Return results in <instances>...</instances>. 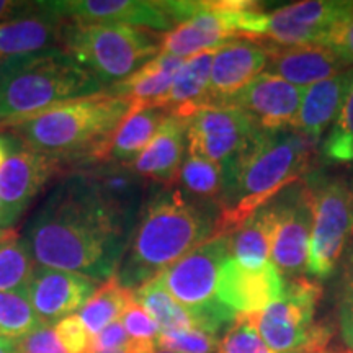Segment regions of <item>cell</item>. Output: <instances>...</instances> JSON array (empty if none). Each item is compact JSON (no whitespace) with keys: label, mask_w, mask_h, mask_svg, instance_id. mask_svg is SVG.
Wrapping results in <instances>:
<instances>
[{"label":"cell","mask_w":353,"mask_h":353,"mask_svg":"<svg viewBox=\"0 0 353 353\" xmlns=\"http://www.w3.org/2000/svg\"><path fill=\"white\" fill-rule=\"evenodd\" d=\"M132 228L105 200L87 170L70 172L26 221L23 239L37 265L99 283L117 275Z\"/></svg>","instance_id":"1"},{"label":"cell","mask_w":353,"mask_h":353,"mask_svg":"<svg viewBox=\"0 0 353 353\" xmlns=\"http://www.w3.org/2000/svg\"><path fill=\"white\" fill-rule=\"evenodd\" d=\"M214 226L208 211L182 190L162 187L145 203L114 278L134 291L210 239Z\"/></svg>","instance_id":"2"},{"label":"cell","mask_w":353,"mask_h":353,"mask_svg":"<svg viewBox=\"0 0 353 353\" xmlns=\"http://www.w3.org/2000/svg\"><path fill=\"white\" fill-rule=\"evenodd\" d=\"M314 144L293 130L260 131L226 179L214 234H231L281 190L301 179Z\"/></svg>","instance_id":"3"},{"label":"cell","mask_w":353,"mask_h":353,"mask_svg":"<svg viewBox=\"0 0 353 353\" xmlns=\"http://www.w3.org/2000/svg\"><path fill=\"white\" fill-rule=\"evenodd\" d=\"M131 105L105 92L68 101L8 126L26 148L65 162L101 164L113 132Z\"/></svg>","instance_id":"4"},{"label":"cell","mask_w":353,"mask_h":353,"mask_svg":"<svg viewBox=\"0 0 353 353\" xmlns=\"http://www.w3.org/2000/svg\"><path fill=\"white\" fill-rule=\"evenodd\" d=\"M101 92V83L63 48L7 59L0 63V128Z\"/></svg>","instance_id":"5"},{"label":"cell","mask_w":353,"mask_h":353,"mask_svg":"<svg viewBox=\"0 0 353 353\" xmlns=\"http://www.w3.org/2000/svg\"><path fill=\"white\" fill-rule=\"evenodd\" d=\"M162 38V33L123 23L68 21L63 50L105 88L161 54Z\"/></svg>","instance_id":"6"},{"label":"cell","mask_w":353,"mask_h":353,"mask_svg":"<svg viewBox=\"0 0 353 353\" xmlns=\"http://www.w3.org/2000/svg\"><path fill=\"white\" fill-rule=\"evenodd\" d=\"M231 257V234L218 232L162 272L161 280L176 303L192 314L196 329L218 335L236 316L216 298L223 263Z\"/></svg>","instance_id":"7"},{"label":"cell","mask_w":353,"mask_h":353,"mask_svg":"<svg viewBox=\"0 0 353 353\" xmlns=\"http://www.w3.org/2000/svg\"><path fill=\"white\" fill-rule=\"evenodd\" d=\"M322 296L316 281L298 278L285 283L281 296L257 314H249L259 334L275 353H324L332 330L316 324L314 314Z\"/></svg>","instance_id":"8"},{"label":"cell","mask_w":353,"mask_h":353,"mask_svg":"<svg viewBox=\"0 0 353 353\" xmlns=\"http://www.w3.org/2000/svg\"><path fill=\"white\" fill-rule=\"evenodd\" d=\"M254 6L255 2L249 0L162 2L174 30L164 33L161 52L188 59L198 52L219 50L241 38V21Z\"/></svg>","instance_id":"9"},{"label":"cell","mask_w":353,"mask_h":353,"mask_svg":"<svg viewBox=\"0 0 353 353\" xmlns=\"http://www.w3.org/2000/svg\"><path fill=\"white\" fill-rule=\"evenodd\" d=\"M352 12L353 2L330 0H306L273 12H262L257 3L241 21V38L273 46L322 44L330 28Z\"/></svg>","instance_id":"10"},{"label":"cell","mask_w":353,"mask_h":353,"mask_svg":"<svg viewBox=\"0 0 353 353\" xmlns=\"http://www.w3.org/2000/svg\"><path fill=\"white\" fill-rule=\"evenodd\" d=\"M311 188L312 228L306 270L327 278L345 252L353 228V190L343 180H329Z\"/></svg>","instance_id":"11"},{"label":"cell","mask_w":353,"mask_h":353,"mask_svg":"<svg viewBox=\"0 0 353 353\" xmlns=\"http://www.w3.org/2000/svg\"><path fill=\"white\" fill-rule=\"evenodd\" d=\"M260 131L234 105H205L187 120L188 152L218 164L226 180Z\"/></svg>","instance_id":"12"},{"label":"cell","mask_w":353,"mask_h":353,"mask_svg":"<svg viewBox=\"0 0 353 353\" xmlns=\"http://www.w3.org/2000/svg\"><path fill=\"white\" fill-rule=\"evenodd\" d=\"M276 205V226L272 242V263L281 275L306 270L312 228L311 188L294 187Z\"/></svg>","instance_id":"13"},{"label":"cell","mask_w":353,"mask_h":353,"mask_svg":"<svg viewBox=\"0 0 353 353\" xmlns=\"http://www.w3.org/2000/svg\"><path fill=\"white\" fill-rule=\"evenodd\" d=\"M63 162L33 151L19 139L0 167V201L10 226L20 219L48 182L59 174Z\"/></svg>","instance_id":"14"},{"label":"cell","mask_w":353,"mask_h":353,"mask_svg":"<svg viewBox=\"0 0 353 353\" xmlns=\"http://www.w3.org/2000/svg\"><path fill=\"white\" fill-rule=\"evenodd\" d=\"M48 7L57 17L76 23H123L169 33L174 21L162 2L154 0H52Z\"/></svg>","instance_id":"15"},{"label":"cell","mask_w":353,"mask_h":353,"mask_svg":"<svg viewBox=\"0 0 353 353\" xmlns=\"http://www.w3.org/2000/svg\"><path fill=\"white\" fill-rule=\"evenodd\" d=\"M283 290V275L272 262L260 268H249L229 257L221 267L216 298L236 317L249 316L270 306Z\"/></svg>","instance_id":"16"},{"label":"cell","mask_w":353,"mask_h":353,"mask_svg":"<svg viewBox=\"0 0 353 353\" xmlns=\"http://www.w3.org/2000/svg\"><path fill=\"white\" fill-rule=\"evenodd\" d=\"M304 88L270 72H262L226 101L242 110L262 131L291 130L301 105Z\"/></svg>","instance_id":"17"},{"label":"cell","mask_w":353,"mask_h":353,"mask_svg":"<svg viewBox=\"0 0 353 353\" xmlns=\"http://www.w3.org/2000/svg\"><path fill=\"white\" fill-rule=\"evenodd\" d=\"M99 286V281L81 273L37 265L26 288V298L43 324L51 327L81 311Z\"/></svg>","instance_id":"18"},{"label":"cell","mask_w":353,"mask_h":353,"mask_svg":"<svg viewBox=\"0 0 353 353\" xmlns=\"http://www.w3.org/2000/svg\"><path fill=\"white\" fill-rule=\"evenodd\" d=\"M268 44L237 38L216 50L211 65L208 105L226 103L267 68Z\"/></svg>","instance_id":"19"},{"label":"cell","mask_w":353,"mask_h":353,"mask_svg":"<svg viewBox=\"0 0 353 353\" xmlns=\"http://www.w3.org/2000/svg\"><path fill=\"white\" fill-rule=\"evenodd\" d=\"M268 50L270 56L265 70L301 88L327 81L348 69L327 46L322 44H301V46L268 44Z\"/></svg>","instance_id":"20"},{"label":"cell","mask_w":353,"mask_h":353,"mask_svg":"<svg viewBox=\"0 0 353 353\" xmlns=\"http://www.w3.org/2000/svg\"><path fill=\"white\" fill-rule=\"evenodd\" d=\"M187 120L169 114L157 134L130 165L141 179L154 180L162 187H174L188 151Z\"/></svg>","instance_id":"21"},{"label":"cell","mask_w":353,"mask_h":353,"mask_svg":"<svg viewBox=\"0 0 353 353\" xmlns=\"http://www.w3.org/2000/svg\"><path fill=\"white\" fill-rule=\"evenodd\" d=\"M68 21L52 13L46 2L37 15L0 25V63L13 57L63 48Z\"/></svg>","instance_id":"22"},{"label":"cell","mask_w":353,"mask_h":353,"mask_svg":"<svg viewBox=\"0 0 353 353\" xmlns=\"http://www.w3.org/2000/svg\"><path fill=\"white\" fill-rule=\"evenodd\" d=\"M353 82V68L304 88L299 112L291 130L317 143L322 132L334 125Z\"/></svg>","instance_id":"23"},{"label":"cell","mask_w":353,"mask_h":353,"mask_svg":"<svg viewBox=\"0 0 353 353\" xmlns=\"http://www.w3.org/2000/svg\"><path fill=\"white\" fill-rule=\"evenodd\" d=\"M183 61L185 59H180V57L161 52L131 76L113 83L112 87H108V90L103 92L117 99L126 100L131 108H161Z\"/></svg>","instance_id":"24"},{"label":"cell","mask_w":353,"mask_h":353,"mask_svg":"<svg viewBox=\"0 0 353 353\" xmlns=\"http://www.w3.org/2000/svg\"><path fill=\"white\" fill-rule=\"evenodd\" d=\"M214 52L216 50L203 51L183 61L161 108L167 110L174 117L188 120L196 110L208 105Z\"/></svg>","instance_id":"25"},{"label":"cell","mask_w":353,"mask_h":353,"mask_svg":"<svg viewBox=\"0 0 353 353\" xmlns=\"http://www.w3.org/2000/svg\"><path fill=\"white\" fill-rule=\"evenodd\" d=\"M169 114L159 107L131 108L113 132L103 162L130 167L148 148Z\"/></svg>","instance_id":"26"},{"label":"cell","mask_w":353,"mask_h":353,"mask_svg":"<svg viewBox=\"0 0 353 353\" xmlns=\"http://www.w3.org/2000/svg\"><path fill=\"white\" fill-rule=\"evenodd\" d=\"M276 226V205L268 203L231 232V257L249 268L272 262V242Z\"/></svg>","instance_id":"27"},{"label":"cell","mask_w":353,"mask_h":353,"mask_svg":"<svg viewBox=\"0 0 353 353\" xmlns=\"http://www.w3.org/2000/svg\"><path fill=\"white\" fill-rule=\"evenodd\" d=\"M87 174L94 180L105 200L134 228L144 179L132 172L131 167L113 164V162L95 164L94 169L87 170Z\"/></svg>","instance_id":"28"},{"label":"cell","mask_w":353,"mask_h":353,"mask_svg":"<svg viewBox=\"0 0 353 353\" xmlns=\"http://www.w3.org/2000/svg\"><path fill=\"white\" fill-rule=\"evenodd\" d=\"M132 303H134V291L123 286L113 276L97 288L77 316L92 337H95L110 324L120 321Z\"/></svg>","instance_id":"29"},{"label":"cell","mask_w":353,"mask_h":353,"mask_svg":"<svg viewBox=\"0 0 353 353\" xmlns=\"http://www.w3.org/2000/svg\"><path fill=\"white\" fill-rule=\"evenodd\" d=\"M134 303L144 307V311L156 321L161 334L196 329L192 314L172 298V294L162 283L161 276L152 278L151 281L136 288Z\"/></svg>","instance_id":"30"},{"label":"cell","mask_w":353,"mask_h":353,"mask_svg":"<svg viewBox=\"0 0 353 353\" xmlns=\"http://www.w3.org/2000/svg\"><path fill=\"white\" fill-rule=\"evenodd\" d=\"M176 183L188 198L200 201H213L221 206L226 192L224 172L208 159L188 152L183 159Z\"/></svg>","instance_id":"31"},{"label":"cell","mask_w":353,"mask_h":353,"mask_svg":"<svg viewBox=\"0 0 353 353\" xmlns=\"http://www.w3.org/2000/svg\"><path fill=\"white\" fill-rule=\"evenodd\" d=\"M37 262L23 237L8 231L0 239V293H25Z\"/></svg>","instance_id":"32"},{"label":"cell","mask_w":353,"mask_h":353,"mask_svg":"<svg viewBox=\"0 0 353 353\" xmlns=\"http://www.w3.org/2000/svg\"><path fill=\"white\" fill-rule=\"evenodd\" d=\"M41 325L25 293H0V339L20 341Z\"/></svg>","instance_id":"33"},{"label":"cell","mask_w":353,"mask_h":353,"mask_svg":"<svg viewBox=\"0 0 353 353\" xmlns=\"http://www.w3.org/2000/svg\"><path fill=\"white\" fill-rule=\"evenodd\" d=\"M322 152L329 161L342 164L353 162V82L343 100L341 113L327 132Z\"/></svg>","instance_id":"34"},{"label":"cell","mask_w":353,"mask_h":353,"mask_svg":"<svg viewBox=\"0 0 353 353\" xmlns=\"http://www.w3.org/2000/svg\"><path fill=\"white\" fill-rule=\"evenodd\" d=\"M219 353H275L265 343L254 322L237 316L219 345Z\"/></svg>","instance_id":"35"},{"label":"cell","mask_w":353,"mask_h":353,"mask_svg":"<svg viewBox=\"0 0 353 353\" xmlns=\"http://www.w3.org/2000/svg\"><path fill=\"white\" fill-rule=\"evenodd\" d=\"M221 341L214 334L200 329L174 330L161 334L157 347L167 348L175 353H219Z\"/></svg>","instance_id":"36"},{"label":"cell","mask_w":353,"mask_h":353,"mask_svg":"<svg viewBox=\"0 0 353 353\" xmlns=\"http://www.w3.org/2000/svg\"><path fill=\"white\" fill-rule=\"evenodd\" d=\"M54 332L65 353H95L94 337L85 329L77 314L68 316L57 322Z\"/></svg>","instance_id":"37"},{"label":"cell","mask_w":353,"mask_h":353,"mask_svg":"<svg viewBox=\"0 0 353 353\" xmlns=\"http://www.w3.org/2000/svg\"><path fill=\"white\" fill-rule=\"evenodd\" d=\"M120 321L126 330V334L131 339H134V341L157 342L159 335H161V329H159L156 321L138 303H132L126 309L125 314L121 316Z\"/></svg>","instance_id":"38"},{"label":"cell","mask_w":353,"mask_h":353,"mask_svg":"<svg viewBox=\"0 0 353 353\" xmlns=\"http://www.w3.org/2000/svg\"><path fill=\"white\" fill-rule=\"evenodd\" d=\"M322 46H327L347 68H353V12L330 28Z\"/></svg>","instance_id":"39"},{"label":"cell","mask_w":353,"mask_h":353,"mask_svg":"<svg viewBox=\"0 0 353 353\" xmlns=\"http://www.w3.org/2000/svg\"><path fill=\"white\" fill-rule=\"evenodd\" d=\"M17 353H65V350L57 341L54 329L50 325H41L26 337L17 341Z\"/></svg>","instance_id":"40"},{"label":"cell","mask_w":353,"mask_h":353,"mask_svg":"<svg viewBox=\"0 0 353 353\" xmlns=\"http://www.w3.org/2000/svg\"><path fill=\"white\" fill-rule=\"evenodd\" d=\"M130 342V335L126 334L121 321L113 322L105 327L100 334L94 337V352L95 353H110L123 350Z\"/></svg>","instance_id":"41"},{"label":"cell","mask_w":353,"mask_h":353,"mask_svg":"<svg viewBox=\"0 0 353 353\" xmlns=\"http://www.w3.org/2000/svg\"><path fill=\"white\" fill-rule=\"evenodd\" d=\"M43 10V2H25V0H0V25L10 23L26 17L37 15Z\"/></svg>","instance_id":"42"},{"label":"cell","mask_w":353,"mask_h":353,"mask_svg":"<svg viewBox=\"0 0 353 353\" xmlns=\"http://www.w3.org/2000/svg\"><path fill=\"white\" fill-rule=\"evenodd\" d=\"M341 329L348 352L353 353V299H345L341 307Z\"/></svg>","instance_id":"43"},{"label":"cell","mask_w":353,"mask_h":353,"mask_svg":"<svg viewBox=\"0 0 353 353\" xmlns=\"http://www.w3.org/2000/svg\"><path fill=\"white\" fill-rule=\"evenodd\" d=\"M343 255H345V278L348 288L347 299H353V228L350 231V236H348V242Z\"/></svg>","instance_id":"44"},{"label":"cell","mask_w":353,"mask_h":353,"mask_svg":"<svg viewBox=\"0 0 353 353\" xmlns=\"http://www.w3.org/2000/svg\"><path fill=\"white\" fill-rule=\"evenodd\" d=\"M17 144H19V138H15L13 134H0V167Z\"/></svg>","instance_id":"45"},{"label":"cell","mask_w":353,"mask_h":353,"mask_svg":"<svg viewBox=\"0 0 353 353\" xmlns=\"http://www.w3.org/2000/svg\"><path fill=\"white\" fill-rule=\"evenodd\" d=\"M0 353H17V341L0 339Z\"/></svg>","instance_id":"46"},{"label":"cell","mask_w":353,"mask_h":353,"mask_svg":"<svg viewBox=\"0 0 353 353\" xmlns=\"http://www.w3.org/2000/svg\"><path fill=\"white\" fill-rule=\"evenodd\" d=\"M0 229H12L10 223H8L7 214H6V210H3L2 201H0Z\"/></svg>","instance_id":"47"},{"label":"cell","mask_w":353,"mask_h":353,"mask_svg":"<svg viewBox=\"0 0 353 353\" xmlns=\"http://www.w3.org/2000/svg\"><path fill=\"white\" fill-rule=\"evenodd\" d=\"M154 353H175V352L167 350V348H161V347H157V348H156V352H154Z\"/></svg>","instance_id":"48"},{"label":"cell","mask_w":353,"mask_h":353,"mask_svg":"<svg viewBox=\"0 0 353 353\" xmlns=\"http://www.w3.org/2000/svg\"><path fill=\"white\" fill-rule=\"evenodd\" d=\"M8 231H10V229H0V239H2V237L6 236V234H7Z\"/></svg>","instance_id":"49"},{"label":"cell","mask_w":353,"mask_h":353,"mask_svg":"<svg viewBox=\"0 0 353 353\" xmlns=\"http://www.w3.org/2000/svg\"><path fill=\"white\" fill-rule=\"evenodd\" d=\"M342 353H350V352H348V350H347V352H342Z\"/></svg>","instance_id":"50"}]
</instances>
